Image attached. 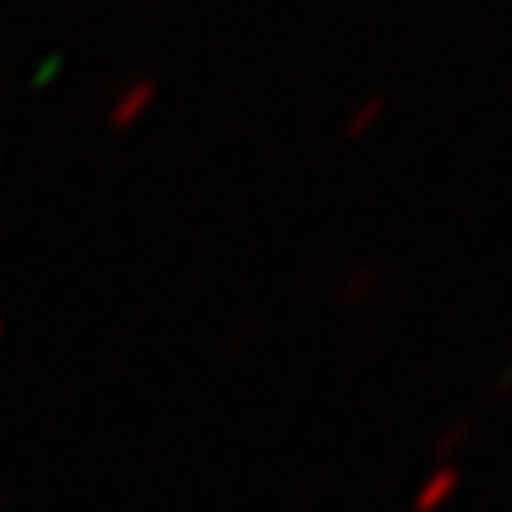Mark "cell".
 <instances>
[{
  "instance_id": "cell-5",
  "label": "cell",
  "mask_w": 512,
  "mask_h": 512,
  "mask_svg": "<svg viewBox=\"0 0 512 512\" xmlns=\"http://www.w3.org/2000/svg\"><path fill=\"white\" fill-rule=\"evenodd\" d=\"M495 393H500V397H508V393H512V363L500 372V380H495Z\"/></svg>"
},
{
  "instance_id": "cell-4",
  "label": "cell",
  "mask_w": 512,
  "mask_h": 512,
  "mask_svg": "<svg viewBox=\"0 0 512 512\" xmlns=\"http://www.w3.org/2000/svg\"><path fill=\"white\" fill-rule=\"evenodd\" d=\"M380 282V269H372V265H363V269H355V278H350L346 286H342V303H359L372 286Z\"/></svg>"
},
{
  "instance_id": "cell-1",
  "label": "cell",
  "mask_w": 512,
  "mask_h": 512,
  "mask_svg": "<svg viewBox=\"0 0 512 512\" xmlns=\"http://www.w3.org/2000/svg\"><path fill=\"white\" fill-rule=\"evenodd\" d=\"M457 491H461V470L457 466H436L419 483V491H414L410 508L414 512H444L448 504L457 500Z\"/></svg>"
},
{
  "instance_id": "cell-2",
  "label": "cell",
  "mask_w": 512,
  "mask_h": 512,
  "mask_svg": "<svg viewBox=\"0 0 512 512\" xmlns=\"http://www.w3.org/2000/svg\"><path fill=\"white\" fill-rule=\"evenodd\" d=\"M384 111H389V99H384V94H367V99H359L355 111H350L346 124H342L346 141H363L367 133H376V124L384 120Z\"/></svg>"
},
{
  "instance_id": "cell-3",
  "label": "cell",
  "mask_w": 512,
  "mask_h": 512,
  "mask_svg": "<svg viewBox=\"0 0 512 512\" xmlns=\"http://www.w3.org/2000/svg\"><path fill=\"white\" fill-rule=\"evenodd\" d=\"M466 440H470V423H461V419H457V423H448V427L440 431V436H436V444H431V453H436L440 466H448V457H453Z\"/></svg>"
}]
</instances>
